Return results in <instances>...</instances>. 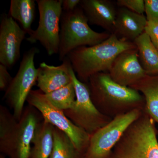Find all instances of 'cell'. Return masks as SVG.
I'll return each mask as SVG.
<instances>
[{
	"mask_svg": "<svg viewBox=\"0 0 158 158\" xmlns=\"http://www.w3.org/2000/svg\"><path fill=\"white\" fill-rule=\"evenodd\" d=\"M87 84L94 104L100 113L110 118L145 108L142 94L130 87L117 84L108 73L92 76Z\"/></svg>",
	"mask_w": 158,
	"mask_h": 158,
	"instance_id": "obj_1",
	"label": "cell"
},
{
	"mask_svg": "<svg viewBox=\"0 0 158 158\" xmlns=\"http://www.w3.org/2000/svg\"><path fill=\"white\" fill-rule=\"evenodd\" d=\"M43 120L40 113L28 106L17 120L8 108L0 105V152L9 158H30L37 125Z\"/></svg>",
	"mask_w": 158,
	"mask_h": 158,
	"instance_id": "obj_2",
	"label": "cell"
},
{
	"mask_svg": "<svg viewBox=\"0 0 158 158\" xmlns=\"http://www.w3.org/2000/svg\"><path fill=\"white\" fill-rule=\"evenodd\" d=\"M136 48L134 42L120 39L112 34L108 39L96 45L75 49L66 58L70 61L79 81L87 83L94 75L108 73L119 54Z\"/></svg>",
	"mask_w": 158,
	"mask_h": 158,
	"instance_id": "obj_3",
	"label": "cell"
},
{
	"mask_svg": "<svg viewBox=\"0 0 158 158\" xmlns=\"http://www.w3.org/2000/svg\"><path fill=\"white\" fill-rule=\"evenodd\" d=\"M110 158H158L155 122L145 109L125 132Z\"/></svg>",
	"mask_w": 158,
	"mask_h": 158,
	"instance_id": "obj_4",
	"label": "cell"
},
{
	"mask_svg": "<svg viewBox=\"0 0 158 158\" xmlns=\"http://www.w3.org/2000/svg\"><path fill=\"white\" fill-rule=\"evenodd\" d=\"M111 34L97 32L89 25L88 19L80 6L71 12H62L60 22L59 58L63 61L78 48L96 45L108 39Z\"/></svg>",
	"mask_w": 158,
	"mask_h": 158,
	"instance_id": "obj_5",
	"label": "cell"
},
{
	"mask_svg": "<svg viewBox=\"0 0 158 158\" xmlns=\"http://www.w3.org/2000/svg\"><path fill=\"white\" fill-rule=\"evenodd\" d=\"M70 74L76 99L72 106L63 112L74 124L91 135L113 118L102 114L97 109L90 97L88 85L79 81L73 68L71 69Z\"/></svg>",
	"mask_w": 158,
	"mask_h": 158,
	"instance_id": "obj_6",
	"label": "cell"
},
{
	"mask_svg": "<svg viewBox=\"0 0 158 158\" xmlns=\"http://www.w3.org/2000/svg\"><path fill=\"white\" fill-rule=\"evenodd\" d=\"M39 52L38 48L33 47L25 53L17 73L5 91L4 99L17 120L20 119L25 103L37 82L38 70L35 67L34 59Z\"/></svg>",
	"mask_w": 158,
	"mask_h": 158,
	"instance_id": "obj_7",
	"label": "cell"
},
{
	"mask_svg": "<svg viewBox=\"0 0 158 158\" xmlns=\"http://www.w3.org/2000/svg\"><path fill=\"white\" fill-rule=\"evenodd\" d=\"M39 13L38 27L28 35L27 40L37 42L49 56L59 53L60 25L62 14V0H37Z\"/></svg>",
	"mask_w": 158,
	"mask_h": 158,
	"instance_id": "obj_8",
	"label": "cell"
},
{
	"mask_svg": "<svg viewBox=\"0 0 158 158\" xmlns=\"http://www.w3.org/2000/svg\"><path fill=\"white\" fill-rule=\"evenodd\" d=\"M27 102L39 111L44 120L67 135L77 149L85 155L90 141L89 134L74 124L63 111L54 106L41 90H31Z\"/></svg>",
	"mask_w": 158,
	"mask_h": 158,
	"instance_id": "obj_9",
	"label": "cell"
},
{
	"mask_svg": "<svg viewBox=\"0 0 158 158\" xmlns=\"http://www.w3.org/2000/svg\"><path fill=\"white\" fill-rule=\"evenodd\" d=\"M144 110L137 109L116 116L90 135L84 158H110L113 148L125 132Z\"/></svg>",
	"mask_w": 158,
	"mask_h": 158,
	"instance_id": "obj_10",
	"label": "cell"
},
{
	"mask_svg": "<svg viewBox=\"0 0 158 158\" xmlns=\"http://www.w3.org/2000/svg\"><path fill=\"white\" fill-rule=\"evenodd\" d=\"M27 32L6 13L1 16L0 23V63L11 69L20 57L22 43Z\"/></svg>",
	"mask_w": 158,
	"mask_h": 158,
	"instance_id": "obj_11",
	"label": "cell"
},
{
	"mask_svg": "<svg viewBox=\"0 0 158 158\" xmlns=\"http://www.w3.org/2000/svg\"><path fill=\"white\" fill-rule=\"evenodd\" d=\"M117 84L130 87L146 75L139 61L137 48L124 51L117 56L108 72Z\"/></svg>",
	"mask_w": 158,
	"mask_h": 158,
	"instance_id": "obj_12",
	"label": "cell"
},
{
	"mask_svg": "<svg viewBox=\"0 0 158 158\" xmlns=\"http://www.w3.org/2000/svg\"><path fill=\"white\" fill-rule=\"evenodd\" d=\"M58 66L50 65L45 62L40 64L37 79L39 90L45 94L50 93L68 85L72 81L70 74L72 67L67 58Z\"/></svg>",
	"mask_w": 158,
	"mask_h": 158,
	"instance_id": "obj_13",
	"label": "cell"
},
{
	"mask_svg": "<svg viewBox=\"0 0 158 158\" xmlns=\"http://www.w3.org/2000/svg\"><path fill=\"white\" fill-rule=\"evenodd\" d=\"M80 7L91 25L99 26L110 34L114 33L117 9L110 0H81Z\"/></svg>",
	"mask_w": 158,
	"mask_h": 158,
	"instance_id": "obj_14",
	"label": "cell"
},
{
	"mask_svg": "<svg viewBox=\"0 0 158 158\" xmlns=\"http://www.w3.org/2000/svg\"><path fill=\"white\" fill-rule=\"evenodd\" d=\"M144 15L124 8L117 9L114 33L120 39L134 42L144 32L147 23Z\"/></svg>",
	"mask_w": 158,
	"mask_h": 158,
	"instance_id": "obj_15",
	"label": "cell"
},
{
	"mask_svg": "<svg viewBox=\"0 0 158 158\" xmlns=\"http://www.w3.org/2000/svg\"><path fill=\"white\" fill-rule=\"evenodd\" d=\"M130 88L144 96L147 113L158 124V75H146Z\"/></svg>",
	"mask_w": 158,
	"mask_h": 158,
	"instance_id": "obj_16",
	"label": "cell"
},
{
	"mask_svg": "<svg viewBox=\"0 0 158 158\" xmlns=\"http://www.w3.org/2000/svg\"><path fill=\"white\" fill-rule=\"evenodd\" d=\"M54 128L44 119L38 123L32 140L30 158H49L53 144Z\"/></svg>",
	"mask_w": 158,
	"mask_h": 158,
	"instance_id": "obj_17",
	"label": "cell"
},
{
	"mask_svg": "<svg viewBox=\"0 0 158 158\" xmlns=\"http://www.w3.org/2000/svg\"><path fill=\"white\" fill-rule=\"evenodd\" d=\"M141 66L148 75H158V50L144 32L134 41Z\"/></svg>",
	"mask_w": 158,
	"mask_h": 158,
	"instance_id": "obj_18",
	"label": "cell"
},
{
	"mask_svg": "<svg viewBox=\"0 0 158 158\" xmlns=\"http://www.w3.org/2000/svg\"><path fill=\"white\" fill-rule=\"evenodd\" d=\"M36 2L34 0H11L8 15L15 21L28 35L34 30L32 24L36 14Z\"/></svg>",
	"mask_w": 158,
	"mask_h": 158,
	"instance_id": "obj_19",
	"label": "cell"
},
{
	"mask_svg": "<svg viewBox=\"0 0 158 158\" xmlns=\"http://www.w3.org/2000/svg\"><path fill=\"white\" fill-rule=\"evenodd\" d=\"M53 144L49 158H84L68 135L54 127Z\"/></svg>",
	"mask_w": 158,
	"mask_h": 158,
	"instance_id": "obj_20",
	"label": "cell"
},
{
	"mask_svg": "<svg viewBox=\"0 0 158 158\" xmlns=\"http://www.w3.org/2000/svg\"><path fill=\"white\" fill-rule=\"evenodd\" d=\"M45 94L47 98L54 106L62 111L70 109L76 99V94L73 81L60 89Z\"/></svg>",
	"mask_w": 158,
	"mask_h": 158,
	"instance_id": "obj_21",
	"label": "cell"
},
{
	"mask_svg": "<svg viewBox=\"0 0 158 158\" xmlns=\"http://www.w3.org/2000/svg\"><path fill=\"white\" fill-rule=\"evenodd\" d=\"M116 4L119 8H126L138 14L144 13V0H117Z\"/></svg>",
	"mask_w": 158,
	"mask_h": 158,
	"instance_id": "obj_22",
	"label": "cell"
},
{
	"mask_svg": "<svg viewBox=\"0 0 158 158\" xmlns=\"http://www.w3.org/2000/svg\"><path fill=\"white\" fill-rule=\"evenodd\" d=\"M148 21L158 20V0H144Z\"/></svg>",
	"mask_w": 158,
	"mask_h": 158,
	"instance_id": "obj_23",
	"label": "cell"
},
{
	"mask_svg": "<svg viewBox=\"0 0 158 158\" xmlns=\"http://www.w3.org/2000/svg\"><path fill=\"white\" fill-rule=\"evenodd\" d=\"M144 32L158 50V20L148 21Z\"/></svg>",
	"mask_w": 158,
	"mask_h": 158,
	"instance_id": "obj_24",
	"label": "cell"
},
{
	"mask_svg": "<svg viewBox=\"0 0 158 158\" xmlns=\"http://www.w3.org/2000/svg\"><path fill=\"white\" fill-rule=\"evenodd\" d=\"M13 77L8 72V68L0 64V90L6 91L12 81Z\"/></svg>",
	"mask_w": 158,
	"mask_h": 158,
	"instance_id": "obj_25",
	"label": "cell"
},
{
	"mask_svg": "<svg viewBox=\"0 0 158 158\" xmlns=\"http://www.w3.org/2000/svg\"><path fill=\"white\" fill-rule=\"evenodd\" d=\"M63 12H71L80 6L81 0H62Z\"/></svg>",
	"mask_w": 158,
	"mask_h": 158,
	"instance_id": "obj_26",
	"label": "cell"
},
{
	"mask_svg": "<svg viewBox=\"0 0 158 158\" xmlns=\"http://www.w3.org/2000/svg\"><path fill=\"white\" fill-rule=\"evenodd\" d=\"M6 156H5L3 155H0V158H5Z\"/></svg>",
	"mask_w": 158,
	"mask_h": 158,
	"instance_id": "obj_27",
	"label": "cell"
}]
</instances>
